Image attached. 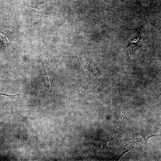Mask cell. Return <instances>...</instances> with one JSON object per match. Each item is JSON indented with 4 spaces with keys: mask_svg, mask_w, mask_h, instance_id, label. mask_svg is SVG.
Returning <instances> with one entry per match:
<instances>
[{
    "mask_svg": "<svg viewBox=\"0 0 161 161\" xmlns=\"http://www.w3.org/2000/svg\"><path fill=\"white\" fill-rule=\"evenodd\" d=\"M87 65L85 67V68L86 69H88L90 72H92L96 77H98L99 76L98 72L95 64L93 62H92L90 64L87 63Z\"/></svg>",
    "mask_w": 161,
    "mask_h": 161,
    "instance_id": "cell-1",
    "label": "cell"
},
{
    "mask_svg": "<svg viewBox=\"0 0 161 161\" xmlns=\"http://www.w3.org/2000/svg\"><path fill=\"white\" fill-rule=\"evenodd\" d=\"M21 92V91L19 93L13 95H11L8 94L7 93H0V95L7 96L11 98H12L13 99H15L19 95Z\"/></svg>",
    "mask_w": 161,
    "mask_h": 161,
    "instance_id": "cell-2",
    "label": "cell"
}]
</instances>
